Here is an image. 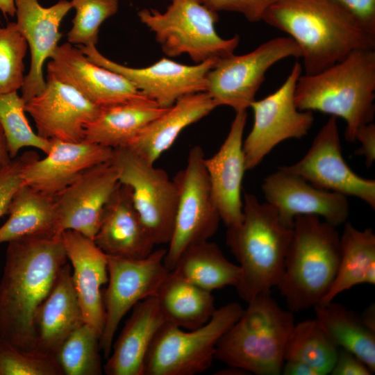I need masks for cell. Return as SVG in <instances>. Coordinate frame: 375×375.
<instances>
[{"label": "cell", "mask_w": 375, "mask_h": 375, "mask_svg": "<svg viewBox=\"0 0 375 375\" xmlns=\"http://www.w3.org/2000/svg\"><path fill=\"white\" fill-rule=\"evenodd\" d=\"M47 68V78L70 85L100 108L142 94L126 78L92 62L68 42L57 47Z\"/></svg>", "instance_id": "cell-19"}, {"label": "cell", "mask_w": 375, "mask_h": 375, "mask_svg": "<svg viewBox=\"0 0 375 375\" xmlns=\"http://www.w3.org/2000/svg\"><path fill=\"white\" fill-rule=\"evenodd\" d=\"M243 219L228 228L226 244L239 262L240 276L235 287L248 303L256 296L270 292L282 277L292 228L283 224L276 210L244 193Z\"/></svg>", "instance_id": "cell-4"}, {"label": "cell", "mask_w": 375, "mask_h": 375, "mask_svg": "<svg viewBox=\"0 0 375 375\" xmlns=\"http://www.w3.org/2000/svg\"><path fill=\"white\" fill-rule=\"evenodd\" d=\"M275 0H201L202 3L215 12L228 11L242 15L248 21L262 20L269 7Z\"/></svg>", "instance_id": "cell-41"}, {"label": "cell", "mask_w": 375, "mask_h": 375, "mask_svg": "<svg viewBox=\"0 0 375 375\" xmlns=\"http://www.w3.org/2000/svg\"><path fill=\"white\" fill-rule=\"evenodd\" d=\"M94 241L107 256L141 259L153 251L155 244L128 185L119 183L106 203Z\"/></svg>", "instance_id": "cell-24"}, {"label": "cell", "mask_w": 375, "mask_h": 375, "mask_svg": "<svg viewBox=\"0 0 375 375\" xmlns=\"http://www.w3.org/2000/svg\"><path fill=\"white\" fill-rule=\"evenodd\" d=\"M171 271L210 292L229 285L235 287L240 276L239 265L230 262L219 247L209 240L185 249Z\"/></svg>", "instance_id": "cell-32"}, {"label": "cell", "mask_w": 375, "mask_h": 375, "mask_svg": "<svg viewBox=\"0 0 375 375\" xmlns=\"http://www.w3.org/2000/svg\"><path fill=\"white\" fill-rule=\"evenodd\" d=\"M375 51L358 49L312 75L301 74L294 90L300 110L319 111L346 122L345 138L355 142L358 129L375 113Z\"/></svg>", "instance_id": "cell-3"}, {"label": "cell", "mask_w": 375, "mask_h": 375, "mask_svg": "<svg viewBox=\"0 0 375 375\" xmlns=\"http://www.w3.org/2000/svg\"><path fill=\"white\" fill-rule=\"evenodd\" d=\"M138 16L169 57L185 53L199 64L233 54L240 42L238 35L224 39L218 35V12L201 0H171L163 12L143 8Z\"/></svg>", "instance_id": "cell-7"}, {"label": "cell", "mask_w": 375, "mask_h": 375, "mask_svg": "<svg viewBox=\"0 0 375 375\" xmlns=\"http://www.w3.org/2000/svg\"><path fill=\"white\" fill-rule=\"evenodd\" d=\"M9 217L0 227V244L26 238L61 235L54 199L22 185L8 208Z\"/></svg>", "instance_id": "cell-29"}, {"label": "cell", "mask_w": 375, "mask_h": 375, "mask_svg": "<svg viewBox=\"0 0 375 375\" xmlns=\"http://www.w3.org/2000/svg\"><path fill=\"white\" fill-rule=\"evenodd\" d=\"M165 322L156 296L135 304L112 346L103 372L107 375H144L147 352L156 333Z\"/></svg>", "instance_id": "cell-25"}, {"label": "cell", "mask_w": 375, "mask_h": 375, "mask_svg": "<svg viewBox=\"0 0 375 375\" xmlns=\"http://www.w3.org/2000/svg\"><path fill=\"white\" fill-rule=\"evenodd\" d=\"M217 106L206 92L185 96L151 121L127 147L154 164L190 125L209 115Z\"/></svg>", "instance_id": "cell-27"}, {"label": "cell", "mask_w": 375, "mask_h": 375, "mask_svg": "<svg viewBox=\"0 0 375 375\" xmlns=\"http://www.w3.org/2000/svg\"><path fill=\"white\" fill-rule=\"evenodd\" d=\"M80 49L90 61L122 75L143 95L164 108L185 96L205 92L206 75L219 60L187 65L162 58L149 67L134 68L111 60L94 45L81 46Z\"/></svg>", "instance_id": "cell-15"}, {"label": "cell", "mask_w": 375, "mask_h": 375, "mask_svg": "<svg viewBox=\"0 0 375 375\" xmlns=\"http://www.w3.org/2000/svg\"><path fill=\"white\" fill-rule=\"evenodd\" d=\"M100 338L97 331L85 322L69 334L55 355L63 375L102 374Z\"/></svg>", "instance_id": "cell-35"}, {"label": "cell", "mask_w": 375, "mask_h": 375, "mask_svg": "<svg viewBox=\"0 0 375 375\" xmlns=\"http://www.w3.org/2000/svg\"><path fill=\"white\" fill-rule=\"evenodd\" d=\"M301 72V65L296 62L278 89L251 103L253 123L242 143L247 171L256 167L283 141L300 139L311 128L312 111L299 110L294 102L295 87Z\"/></svg>", "instance_id": "cell-12"}, {"label": "cell", "mask_w": 375, "mask_h": 375, "mask_svg": "<svg viewBox=\"0 0 375 375\" xmlns=\"http://www.w3.org/2000/svg\"><path fill=\"white\" fill-rule=\"evenodd\" d=\"M262 21L296 42L306 75L326 69L356 50L375 49V35L332 0H275Z\"/></svg>", "instance_id": "cell-2"}, {"label": "cell", "mask_w": 375, "mask_h": 375, "mask_svg": "<svg viewBox=\"0 0 375 375\" xmlns=\"http://www.w3.org/2000/svg\"><path fill=\"white\" fill-rule=\"evenodd\" d=\"M156 297L165 321L183 329L192 330L203 326L217 309L212 292L185 281L172 271Z\"/></svg>", "instance_id": "cell-31"}, {"label": "cell", "mask_w": 375, "mask_h": 375, "mask_svg": "<svg viewBox=\"0 0 375 375\" xmlns=\"http://www.w3.org/2000/svg\"><path fill=\"white\" fill-rule=\"evenodd\" d=\"M315 319L331 341L364 362L375 372V332L366 327L360 316L333 301L313 307Z\"/></svg>", "instance_id": "cell-33"}, {"label": "cell", "mask_w": 375, "mask_h": 375, "mask_svg": "<svg viewBox=\"0 0 375 375\" xmlns=\"http://www.w3.org/2000/svg\"><path fill=\"white\" fill-rule=\"evenodd\" d=\"M0 375H63L55 355L0 340Z\"/></svg>", "instance_id": "cell-39"}, {"label": "cell", "mask_w": 375, "mask_h": 375, "mask_svg": "<svg viewBox=\"0 0 375 375\" xmlns=\"http://www.w3.org/2000/svg\"><path fill=\"white\" fill-rule=\"evenodd\" d=\"M8 243L0 281V340L19 349H35L37 310L67 257L61 235Z\"/></svg>", "instance_id": "cell-1"}, {"label": "cell", "mask_w": 375, "mask_h": 375, "mask_svg": "<svg viewBox=\"0 0 375 375\" xmlns=\"http://www.w3.org/2000/svg\"><path fill=\"white\" fill-rule=\"evenodd\" d=\"M365 31L375 35V0H332Z\"/></svg>", "instance_id": "cell-42"}, {"label": "cell", "mask_w": 375, "mask_h": 375, "mask_svg": "<svg viewBox=\"0 0 375 375\" xmlns=\"http://www.w3.org/2000/svg\"><path fill=\"white\" fill-rule=\"evenodd\" d=\"M83 317L67 263L60 270L56 283L38 308L34 321L35 348L56 355Z\"/></svg>", "instance_id": "cell-26"}, {"label": "cell", "mask_w": 375, "mask_h": 375, "mask_svg": "<svg viewBox=\"0 0 375 375\" xmlns=\"http://www.w3.org/2000/svg\"><path fill=\"white\" fill-rule=\"evenodd\" d=\"M236 302L216 309L203 326L185 331L165 322L146 356L144 375H195L210 367L222 336L240 318Z\"/></svg>", "instance_id": "cell-8"}, {"label": "cell", "mask_w": 375, "mask_h": 375, "mask_svg": "<svg viewBox=\"0 0 375 375\" xmlns=\"http://www.w3.org/2000/svg\"><path fill=\"white\" fill-rule=\"evenodd\" d=\"M338 347L331 341L317 321L308 319L295 324L288 337L285 360L302 362L319 375L330 374Z\"/></svg>", "instance_id": "cell-34"}, {"label": "cell", "mask_w": 375, "mask_h": 375, "mask_svg": "<svg viewBox=\"0 0 375 375\" xmlns=\"http://www.w3.org/2000/svg\"><path fill=\"white\" fill-rule=\"evenodd\" d=\"M165 254L166 249H159L141 259L107 256L108 285L103 296L105 322L99 341L105 358L111 353L124 316L138 302L156 295L169 272Z\"/></svg>", "instance_id": "cell-13"}, {"label": "cell", "mask_w": 375, "mask_h": 375, "mask_svg": "<svg viewBox=\"0 0 375 375\" xmlns=\"http://www.w3.org/2000/svg\"><path fill=\"white\" fill-rule=\"evenodd\" d=\"M50 140L47 156L40 160L36 153L22 171L24 185L49 197H53L88 169L112 158L113 149L98 144Z\"/></svg>", "instance_id": "cell-20"}, {"label": "cell", "mask_w": 375, "mask_h": 375, "mask_svg": "<svg viewBox=\"0 0 375 375\" xmlns=\"http://www.w3.org/2000/svg\"><path fill=\"white\" fill-rule=\"evenodd\" d=\"M100 108L74 88L50 78H46L40 93L25 102L37 134L47 140L83 141L88 126Z\"/></svg>", "instance_id": "cell-16"}, {"label": "cell", "mask_w": 375, "mask_h": 375, "mask_svg": "<svg viewBox=\"0 0 375 375\" xmlns=\"http://www.w3.org/2000/svg\"><path fill=\"white\" fill-rule=\"evenodd\" d=\"M76 10L67 42L73 45L92 46L98 42L101 25L116 14L119 0H72Z\"/></svg>", "instance_id": "cell-38"}, {"label": "cell", "mask_w": 375, "mask_h": 375, "mask_svg": "<svg viewBox=\"0 0 375 375\" xmlns=\"http://www.w3.org/2000/svg\"><path fill=\"white\" fill-rule=\"evenodd\" d=\"M205 158L202 148L194 146L189 151L185 167L172 178L178 201L174 230L164 259L169 271L185 249L209 240L221 221L212 195Z\"/></svg>", "instance_id": "cell-9"}, {"label": "cell", "mask_w": 375, "mask_h": 375, "mask_svg": "<svg viewBox=\"0 0 375 375\" xmlns=\"http://www.w3.org/2000/svg\"><path fill=\"white\" fill-rule=\"evenodd\" d=\"M247 303L219 339L215 359L249 374H281L286 343L295 325L292 312L281 308L270 292L260 294Z\"/></svg>", "instance_id": "cell-6"}, {"label": "cell", "mask_w": 375, "mask_h": 375, "mask_svg": "<svg viewBox=\"0 0 375 375\" xmlns=\"http://www.w3.org/2000/svg\"><path fill=\"white\" fill-rule=\"evenodd\" d=\"M119 183L110 160L88 169L55 195L60 233L73 230L94 240L104 207Z\"/></svg>", "instance_id": "cell-18"}, {"label": "cell", "mask_w": 375, "mask_h": 375, "mask_svg": "<svg viewBox=\"0 0 375 375\" xmlns=\"http://www.w3.org/2000/svg\"><path fill=\"white\" fill-rule=\"evenodd\" d=\"M36 153L28 151L0 165V217L8 214L10 203L19 188L24 185L22 171Z\"/></svg>", "instance_id": "cell-40"}, {"label": "cell", "mask_w": 375, "mask_h": 375, "mask_svg": "<svg viewBox=\"0 0 375 375\" xmlns=\"http://www.w3.org/2000/svg\"><path fill=\"white\" fill-rule=\"evenodd\" d=\"M15 0H0V12L5 16L15 15Z\"/></svg>", "instance_id": "cell-48"}, {"label": "cell", "mask_w": 375, "mask_h": 375, "mask_svg": "<svg viewBox=\"0 0 375 375\" xmlns=\"http://www.w3.org/2000/svg\"><path fill=\"white\" fill-rule=\"evenodd\" d=\"M27 42L14 22L0 25V94L22 89Z\"/></svg>", "instance_id": "cell-37"}, {"label": "cell", "mask_w": 375, "mask_h": 375, "mask_svg": "<svg viewBox=\"0 0 375 375\" xmlns=\"http://www.w3.org/2000/svg\"><path fill=\"white\" fill-rule=\"evenodd\" d=\"M369 367L352 353L338 348L335 362L330 373L331 375H371Z\"/></svg>", "instance_id": "cell-43"}, {"label": "cell", "mask_w": 375, "mask_h": 375, "mask_svg": "<svg viewBox=\"0 0 375 375\" xmlns=\"http://www.w3.org/2000/svg\"><path fill=\"white\" fill-rule=\"evenodd\" d=\"M363 324L375 332V306L372 303L360 316Z\"/></svg>", "instance_id": "cell-46"}, {"label": "cell", "mask_w": 375, "mask_h": 375, "mask_svg": "<svg viewBox=\"0 0 375 375\" xmlns=\"http://www.w3.org/2000/svg\"><path fill=\"white\" fill-rule=\"evenodd\" d=\"M216 374H226V375H241V374H249L247 372L237 367H229L228 369H226L218 372Z\"/></svg>", "instance_id": "cell-49"}, {"label": "cell", "mask_w": 375, "mask_h": 375, "mask_svg": "<svg viewBox=\"0 0 375 375\" xmlns=\"http://www.w3.org/2000/svg\"><path fill=\"white\" fill-rule=\"evenodd\" d=\"M11 160L8 150L6 136L0 124V165H6Z\"/></svg>", "instance_id": "cell-47"}, {"label": "cell", "mask_w": 375, "mask_h": 375, "mask_svg": "<svg viewBox=\"0 0 375 375\" xmlns=\"http://www.w3.org/2000/svg\"><path fill=\"white\" fill-rule=\"evenodd\" d=\"M281 374L283 375H319L309 365L302 362L290 360L284 361Z\"/></svg>", "instance_id": "cell-45"}, {"label": "cell", "mask_w": 375, "mask_h": 375, "mask_svg": "<svg viewBox=\"0 0 375 375\" xmlns=\"http://www.w3.org/2000/svg\"><path fill=\"white\" fill-rule=\"evenodd\" d=\"M301 58L298 45L289 36L267 41L244 55L218 60L206 75V90L217 106L235 112L247 110L265 81L268 69L285 58Z\"/></svg>", "instance_id": "cell-10"}, {"label": "cell", "mask_w": 375, "mask_h": 375, "mask_svg": "<svg viewBox=\"0 0 375 375\" xmlns=\"http://www.w3.org/2000/svg\"><path fill=\"white\" fill-rule=\"evenodd\" d=\"M15 23L31 52L29 70L21 89V97L26 102L45 88L44 65L58 47L60 24L72 7L67 0L50 7L42 6L38 0H15Z\"/></svg>", "instance_id": "cell-21"}, {"label": "cell", "mask_w": 375, "mask_h": 375, "mask_svg": "<svg viewBox=\"0 0 375 375\" xmlns=\"http://www.w3.org/2000/svg\"><path fill=\"white\" fill-rule=\"evenodd\" d=\"M61 238L83 320L101 335L105 322L101 287L108 280L107 255L94 240L77 231L65 230Z\"/></svg>", "instance_id": "cell-23"}, {"label": "cell", "mask_w": 375, "mask_h": 375, "mask_svg": "<svg viewBox=\"0 0 375 375\" xmlns=\"http://www.w3.org/2000/svg\"><path fill=\"white\" fill-rule=\"evenodd\" d=\"M111 162L119 183L131 188L134 206L155 245L169 244L178 201L174 180L127 147L113 149Z\"/></svg>", "instance_id": "cell-11"}, {"label": "cell", "mask_w": 375, "mask_h": 375, "mask_svg": "<svg viewBox=\"0 0 375 375\" xmlns=\"http://www.w3.org/2000/svg\"><path fill=\"white\" fill-rule=\"evenodd\" d=\"M247 118V110L235 112L220 148L204 159L212 195L227 228L238 226L243 219L242 183L247 169L242 143Z\"/></svg>", "instance_id": "cell-22"}, {"label": "cell", "mask_w": 375, "mask_h": 375, "mask_svg": "<svg viewBox=\"0 0 375 375\" xmlns=\"http://www.w3.org/2000/svg\"><path fill=\"white\" fill-rule=\"evenodd\" d=\"M167 108L160 107L142 94L101 107L97 116L88 126L84 140L112 149L126 147Z\"/></svg>", "instance_id": "cell-28"}, {"label": "cell", "mask_w": 375, "mask_h": 375, "mask_svg": "<svg viewBox=\"0 0 375 375\" xmlns=\"http://www.w3.org/2000/svg\"><path fill=\"white\" fill-rule=\"evenodd\" d=\"M360 143L356 155L365 158V165L371 167L375 160V124L370 122L361 126L357 131L355 141Z\"/></svg>", "instance_id": "cell-44"}, {"label": "cell", "mask_w": 375, "mask_h": 375, "mask_svg": "<svg viewBox=\"0 0 375 375\" xmlns=\"http://www.w3.org/2000/svg\"><path fill=\"white\" fill-rule=\"evenodd\" d=\"M261 189L267 203L276 210L283 224L291 228L297 215H317L335 227L344 224L349 216L346 196L316 188L280 167L265 178Z\"/></svg>", "instance_id": "cell-17"}, {"label": "cell", "mask_w": 375, "mask_h": 375, "mask_svg": "<svg viewBox=\"0 0 375 375\" xmlns=\"http://www.w3.org/2000/svg\"><path fill=\"white\" fill-rule=\"evenodd\" d=\"M335 226L312 215L294 218L284 271L276 287L293 312L314 307L328 292L340 259Z\"/></svg>", "instance_id": "cell-5"}, {"label": "cell", "mask_w": 375, "mask_h": 375, "mask_svg": "<svg viewBox=\"0 0 375 375\" xmlns=\"http://www.w3.org/2000/svg\"><path fill=\"white\" fill-rule=\"evenodd\" d=\"M281 169L319 189L357 197L375 209V181L356 174L342 156L337 117L330 116L299 161Z\"/></svg>", "instance_id": "cell-14"}, {"label": "cell", "mask_w": 375, "mask_h": 375, "mask_svg": "<svg viewBox=\"0 0 375 375\" xmlns=\"http://www.w3.org/2000/svg\"><path fill=\"white\" fill-rule=\"evenodd\" d=\"M25 112V102L17 92L0 94V124L11 159L24 147L37 148L45 154L51 149V140L40 138L33 131Z\"/></svg>", "instance_id": "cell-36"}, {"label": "cell", "mask_w": 375, "mask_h": 375, "mask_svg": "<svg viewBox=\"0 0 375 375\" xmlns=\"http://www.w3.org/2000/svg\"><path fill=\"white\" fill-rule=\"evenodd\" d=\"M375 284V234L345 222L340 240V259L333 284L320 303H327L359 284Z\"/></svg>", "instance_id": "cell-30"}]
</instances>
